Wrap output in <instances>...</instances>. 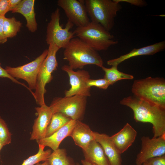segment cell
I'll return each mask as SVG.
<instances>
[{
  "label": "cell",
  "mask_w": 165,
  "mask_h": 165,
  "mask_svg": "<svg viewBox=\"0 0 165 165\" xmlns=\"http://www.w3.org/2000/svg\"><path fill=\"white\" fill-rule=\"evenodd\" d=\"M120 104L130 108L137 122L149 123L153 125V137L165 134V109L134 96L124 98Z\"/></svg>",
  "instance_id": "6da1fadb"
},
{
  "label": "cell",
  "mask_w": 165,
  "mask_h": 165,
  "mask_svg": "<svg viewBox=\"0 0 165 165\" xmlns=\"http://www.w3.org/2000/svg\"><path fill=\"white\" fill-rule=\"evenodd\" d=\"M64 51V60L73 70L82 69L86 65H94L101 68L103 61L97 51L78 38L71 39Z\"/></svg>",
  "instance_id": "7a4b0ae2"
},
{
  "label": "cell",
  "mask_w": 165,
  "mask_h": 165,
  "mask_svg": "<svg viewBox=\"0 0 165 165\" xmlns=\"http://www.w3.org/2000/svg\"><path fill=\"white\" fill-rule=\"evenodd\" d=\"M131 91L134 96L165 109V80L160 77H148L135 80Z\"/></svg>",
  "instance_id": "3957f363"
},
{
  "label": "cell",
  "mask_w": 165,
  "mask_h": 165,
  "mask_svg": "<svg viewBox=\"0 0 165 165\" xmlns=\"http://www.w3.org/2000/svg\"><path fill=\"white\" fill-rule=\"evenodd\" d=\"M74 35L96 51L106 50L118 42L113 39L114 36L100 24L90 21L86 25L77 27Z\"/></svg>",
  "instance_id": "277c9868"
},
{
  "label": "cell",
  "mask_w": 165,
  "mask_h": 165,
  "mask_svg": "<svg viewBox=\"0 0 165 165\" xmlns=\"http://www.w3.org/2000/svg\"><path fill=\"white\" fill-rule=\"evenodd\" d=\"M84 4L91 21L98 23L109 31L114 25V19L122 8L115 0H85Z\"/></svg>",
  "instance_id": "5b68a950"
},
{
  "label": "cell",
  "mask_w": 165,
  "mask_h": 165,
  "mask_svg": "<svg viewBox=\"0 0 165 165\" xmlns=\"http://www.w3.org/2000/svg\"><path fill=\"white\" fill-rule=\"evenodd\" d=\"M49 45L47 56L41 65L38 74L35 91L31 93L36 103L40 106L46 104L44 94L46 90L45 87L53 79L52 73L57 70L58 65L56 53L60 49L53 43Z\"/></svg>",
  "instance_id": "8992f818"
},
{
  "label": "cell",
  "mask_w": 165,
  "mask_h": 165,
  "mask_svg": "<svg viewBox=\"0 0 165 165\" xmlns=\"http://www.w3.org/2000/svg\"><path fill=\"white\" fill-rule=\"evenodd\" d=\"M87 97L81 95L57 97L49 107L53 114L60 112L72 120L81 121L85 113Z\"/></svg>",
  "instance_id": "52a82bcc"
},
{
  "label": "cell",
  "mask_w": 165,
  "mask_h": 165,
  "mask_svg": "<svg viewBox=\"0 0 165 165\" xmlns=\"http://www.w3.org/2000/svg\"><path fill=\"white\" fill-rule=\"evenodd\" d=\"M60 9L57 8L52 13L50 20L48 24L46 41L48 45L53 43L60 49H64L74 38L73 32L70 31L74 25L68 20L65 27L63 28L60 24Z\"/></svg>",
  "instance_id": "ba28073f"
},
{
  "label": "cell",
  "mask_w": 165,
  "mask_h": 165,
  "mask_svg": "<svg viewBox=\"0 0 165 165\" xmlns=\"http://www.w3.org/2000/svg\"><path fill=\"white\" fill-rule=\"evenodd\" d=\"M48 52V50L46 49L35 60L28 63L16 67L6 66L5 69L13 78L26 81L28 84V90L32 93L31 90L35 89L40 68Z\"/></svg>",
  "instance_id": "9c48e42d"
},
{
  "label": "cell",
  "mask_w": 165,
  "mask_h": 165,
  "mask_svg": "<svg viewBox=\"0 0 165 165\" xmlns=\"http://www.w3.org/2000/svg\"><path fill=\"white\" fill-rule=\"evenodd\" d=\"M62 70L66 72L69 78L71 87L65 91V96L70 97L75 95H81L90 97L91 95V88L87 84L90 79L89 72L84 70L76 71L71 69L68 65H65L62 67Z\"/></svg>",
  "instance_id": "30bf717a"
},
{
  "label": "cell",
  "mask_w": 165,
  "mask_h": 165,
  "mask_svg": "<svg viewBox=\"0 0 165 165\" xmlns=\"http://www.w3.org/2000/svg\"><path fill=\"white\" fill-rule=\"evenodd\" d=\"M141 140V148L136 156V165H142L150 158L165 154V134L152 138L143 136Z\"/></svg>",
  "instance_id": "8fae6325"
},
{
  "label": "cell",
  "mask_w": 165,
  "mask_h": 165,
  "mask_svg": "<svg viewBox=\"0 0 165 165\" xmlns=\"http://www.w3.org/2000/svg\"><path fill=\"white\" fill-rule=\"evenodd\" d=\"M57 5L64 10L68 20L77 27L85 26L90 22L84 1L59 0Z\"/></svg>",
  "instance_id": "7c38bea8"
},
{
  "label": "cell",
  "mask_w": 165,
  "mask_h": 165,
  "mask_svg": "<svg viewBox=\"0 0 165 165\" xmlns=\"http://www.w3.org/2000/svg\"><path fill=\"white\" fill-rule=\"evenodd\" d=\"M37 117L35 119L30 139L36 141L45 137L47 127L53 113L49 107L46 104L35 108Z\"/></svg>",
  "instance_id": "4fadbf2b"
},
{
  "label": "cell",
  "mask_w": 165,
  "mask_h": 165,
  "mask_svg": "<svg viewBox=\"0 0 165 165\" xmlns=\"http://www.w3.org/2000/svg\"><path fill=\"white\" fill-rule=\"evenodd\" d=\"M137 132L127 123L118 132L110 136L112 141L121 154L127 150L134 142Z\"/></svg>",
  "instance_id": "5bb4252c"
},
{
  "label": "cell",
  "mask_w": 165,
  "mask_h": 165,
  "mask_svg": "<svg viewBox=\"0 0 165 165\" xmlns=\"http://www.w3.org/2000/svg\"><path fill=\"white\" fill-rule=\"evenodd\" d=\"M75 145L82 150L88 147L90 143L95 140L94 131L89 126L81 121L77 120L70 134Z\"/></svg>",
  "instance_id": "9a60e30c"
},
{
  "label": "cell",
  "mask_w": 165,
  "mask_h": 165,
  "mask_svg": "<svg viewBox=\"0 0 165 165\" xmlns=\"http://www.w3.org/2000/svg\"><path fill=\"white\" fill-rule=\"evenodd\" d=\"M77 120H71L68 123L50 136L45 137L37 141L38 145L48 146L53 151L59 148V146L66 138L70 136Z\"/></svg>",
  "instance_id": "2e32d148"
},
{
  "label": "cell",
  "mask_w": 165,
  "mask_h": 165,
  "mask_svg": "<svg viewBox=\"0 0 165 165\" xmlns=\"http://www.w3.org/2000/svg\"><path fill=\"white\" fill-rule=\"evenodd\" d=\"M165 48V42L164 41L141 48H134L126 54L108 60L107 61V64L109 65L118 66L123 61L131 57L140 55H152L162 51Z\"/></svg>",
  "instance_id": "e0dca14e"
},
{
  "label": "cell",
  "mask_w": 165,
  "mask_h": 165,
  "mask_svg": "<svg viewBox=\"0 0 165 165\" xmlns=\"http://www.w3.org/2000/svg\"><path fill=\"white\" fill-rule=\"evenodd\" d=\"M95 140L102 148L111 165H122L121 154L111 140L110 136L104 133L94 132Z\"/></svg>",
  "instance_id": "ac0fdd59"
},
{
  "label": "cell",
  "mask_w": 165,
  "mask_h": 165,
  "mask_svg": "<svg viewBox=\"0 0 165 165\" xmlns=\"http://www.w3.org/2000/svg\"><path fill=\"white\" fill-rule=\"evenodd\" d=\"M85 160L95 165H111L101 145L95 140L82 150Z\"/></svg>",
  "instance_id": "d6986e66"
},
{
  "label": "cell",
  "mask_w": 165,
  "mask_h": 165,
  "mask_svg": "<svg viewBox=\"0 0 165 165\" xmlns=\"http://www.w3.org/2000/svg\"><path fill=\"white\" fill-rule=\"evenodd\" d=\"M34 0H22L19 5L12 11V13L22 14L27 21L26 27L31 32H35L37 29L34 5Z\"/></svg>",
  "instance_id": "ffe728a7"
},
{
  "label": "cell",
  "mask_w": 165,
  "mask_h": 165,
  "mask_svg": "<svg viewBox=\"0 0 165 165\" xmlns=\"http://www.w3.org/2000/svg\"><path fill=\"white\" fill-rule=\"evenodd\" d=\"M47 160L49 165H75L72 158L67 155L65 148H58L53 151Z\"/></svg>",
  "instance_id": "44dd1931"
},
{
  "label": "cell",
  "mask_w": 165,
  "mask_h": 165,
  "mask_svg": "<svg viewBox=\"0 0 165 165\" xmlns=\"http://www.w3.org/2000/svg\"><path fill=\"white\" fill-rule=\"evenodd\" d=\"M71 120L70 118L60 112L53 114L47 128L45 137L50 136Z\"/></svg>",
  "instance_id": "7402d4cb"
},
{
  "label": "cell",
  "mask_w": 165,
  "mask_h": 165,
  "mask_svg": "<svg viewBox=\"0 0 165 165\" xmlns=\"http://www.w3.org/2000/svg\"><path fill=\"white\" fill-rule=\"evenodd\" d=\"M117 67L118 66L114 65L108 68L103 66L101 68L105 72L104 78L108 81L110 85L120 80L133 79V76L119 71Z\"/></svg>",
  "instance_id": "603a6c76"
},
{
  "label": "cell",
  "mask_w": 165,
  "mask_h": 165,
  "mask_svg": "<svg viewBox=\"0 0 165 165\" xmlns=\"http://www.w3.org/2000/svg\"><path fill=\"white\" fill-rule=\"evenodd\" d=\"M21 26V23L14 17H5L3 23V31L5 36L7 38L15 36L20 31Z\"/></svg>",
  "instance_id": "cb8c5ba5"
},
{
  "label": "cell",
  "mask_w": 165,
  "mask_h": 165,
  "mask_svg": "<svg viewBox=\"0 0 165 165\" xmlns=\"http://www.w3.org/2000/svg\"><path fill=\"white\" fill-rule=\"evenodd\" d=\"M38 152L24 160L21 165H35L41 161L44 162L47 160L52 152L51 150L48 149L44 150V146L41 145H38Z\"/></svg>",
  "instance_id": "d4e9b609"
},
{
  "label": "cell",
  "mask_w": 165,
  "mask_h": 165,
  "mask_svg": "<svg viewBox=\"0 0 165 165\" xmlns=\"http://www.w3.org/2000/svg\"><path fill=\"white\" fill-rule=\"evenodd\" d=\"M12 134L5 121L0 116V142L3 146L10 144Z\"/></svg>",
  "instance_id": "484cf974"
},
{
  "label": "cell",
  "mask_w": 165,
  "mask_h": 165,
  "mask_svg": "<svg viewBox=\"0 0 165 165\" xmlns=\"http://www.w3.org/2000/svg\"><path fill=\"white\" fill-rule=\"evenodd\" d=\"M87 86L91 88L94 86L100 89L106 90L110 85L108 81L104 78L98 79H90L87 83Z\"/></svg>",
  "instance_id": "4316f807"
},
{
  "label": "cell",
  "mask_w": 165,
  "mask_h": 165,
  "mask_svg": "<svg viewBox=\"0 0 165 165\" xmlns=\"http://www.w3.org/2000/svg\"><path fill=\"white\" fill-rule=\"evenodd\" d=\"M143 165H165V154L150 158L145 162Z\"/></svg>",
  "instance_id": "83f0119b"
},
{
  "label": "cell",
  "mask_w": 165,
  "mask_h": 165,
  "mask_svg": "<svg viewBox=\"0 0 165 165\" xmlns=\"http://www.w3.org/2000/svg\"><path fill=\"white\" fill-rule=\"evenodd\" d=\"M1 64L0 62V77L7 78L10 79L13 82L15 83L21 85L27 88V89L28 88V87L25 84L20 82L16 80V79L13 78L9 75L6 72L5 69L1 67Z\"/></svg>",
  "instance_id": "f1b7e54d"
},
{
  "label": "cell",
  "mask_w": 165,
  "mask_h": 165,
  "mask_svg": "<svg viewBox=\"0 0 165 165\" xmlns=\"http://www.w3.org/2000/svg\"><path fill=\"white\" fill-rule=\"evenodd\" d=\"M9 11L8 0H0V16H5Z\"/></svg>",
  "instance_id": "f546056e"
},
{
  "label": "cell",
  "mask_w": 165,
  "mask_h": 165,
  "mask_svg": "<svg viewBox=\"0 0 165 165\" xmlns=\"http://www.w3.org/2000/svg\"><path fill=\"white\" fill-rule=\"evenodd\" d=\"M5 17V16H0V44L4 43L7 40L3 31V23Z\"/></svg>",
  "instance_id": "4dcf8cb0"
},
{
  "label": "cell",
  "mask_w": 165,
  "mask_h": 165,
  "mask_svg": "<svg viewBox=\"0 0 165 165\" xmlns=\"http://www.w3.org/2000/svg\"><path fill=\"white\" fill-rule=\"evenodd\" d=\"M115 1L119 3L121 2H127L138 6H144L146 4L144 1L141 0H115Z\"/></svg>",
  "instance_id": "1f68e13d"
},
{
  "label": "cell",
  "mask_w": 165,
  "mask_h": 165,
  "mask_svg": "<svg viewBox=\"0 0 165 165\" xmlns=\"http://www.w3.org/2000/svg\"><path fill=\"white\" fill-rule=\"evenodd\" d=\"M21 0H8L9 10L12 11L20 3Z\"/></svg>",
  "instance_id": "d6a6232c"
},
{
  "label": "cell",
  "mask_w": 165,
  "mask_h": 165,
  "mask_svg": "<svg viewBox=\"0 0 165 165\" xmlns=\"http://www.w3.org/2000/svg\"><path fill=\"white\" fill-rule=\"evenodd\" d=\"M81 163L82 165H93L91 163L86 160L85 159L81 160Z\"/></svg>",
  "instance_id": "836d02e7"
},
{
  "label": "cell",
  "mask_w": 165,
  "mask_h": 165,
  "mask_svg": "<svg viewBox=\"0 0 165 165\" xmlns=\"http://www.w3.org/2000/svg\"><path fill=\"white\" fill-rule=\"evenodd\" d=\"M35 165H49V164L47 160L45 161L43 163H38Z\"/></svg>",
  "instance_id": "e575fe53"
},
{
  "label": "cell",
  "mask_w": 165,
  "mask_h": 165,
  "mask_svg": "<svg viewBox=\"0 0 165 165\" xmlns=\"http://www.w3.org/2000/svg\"><path fill=\"white\" fill-rule=\"evenodd\" d=\"M3 146H4L3 144L0 142V160L1 159V154H0V152L1 151L3 148Z\"/></svg>",
  "instance_id": "d590c367"
},
{
  "label": "cell",
  "mask_w": 165,
  "mask_h": 165,
  "mask_svg": "<svg viewBox=\"0 0 165 165\" xmlns=\"http://www.w3.org/2000/svg\"><path fill=\"white\" fill-rule=\"evenodd\" d=\"M75 165H80V164L78 163H76Z\"/></svg>",
  "instance_id": "8d00e7d4"
},
{
  "label": "cell",
  "mask_w": 165,
  "mask_h": 165,
  "mask_svg": "<svg viewBox=\"0 0 165 165\" xmlns=\"http://www.w3.org/2000/svg\"><path fill=\"white\" fill-rule=\"evenodd\" d=\"M93 165H94V164H93Z\"/></svg>",
  "instance_id": "74e56055"
}]
</instances>
